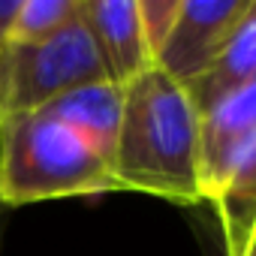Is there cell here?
Here are the masks:
<instances>
[{
	"label": "cell",
	"mask_w": 256,
	"mask_h": 256,
	"mask_svg": "<svg viewBox=\"0 0 256 256\" xmlns=\"http://www.w3.org/2000/svg\"><path fill=\"white\" fill-rule=\"evenodd\" d=\"M112 175L126 193L175 205L205 202L199 108L184 84L151 66L124 88Z\"/></svg>",
	"instance_id": "cell-1"
},
{
	"label": "cell",
	"mask_w": 256,
	"mask_h": 256,
	"mask_svg": "<svg viewBox=\"0 0 256 256\" xmlns=\"http://www.w3.org/2000/svg\"><path fill=\"white\" fill-rule=\"evenodd\" d=\"M120 193L112 163L72 126L42 114H10L0 120V205H30Z\"/></svg>",
	"instance_id": "cell-2"
},
{
	"label": "cell",
	"mask_w": 256,
	"mask_h": 256,
	"mask_svg": "<svg viewBox=\"0 0 256 256\" xmlns=\"http://www.w3.org/2000/svg\"><path fill=\"white\" fill-rule=\"evenodd\" d=\"M102 78L100 52L78 12L66 28L40 42L4 46V118L40 112L58 96Z\"/></svg>",
	"instance_id": "cell-3"
},
{
	"label": "cell",
	"mask_w": 256,
	"mask_h": 256,
	"mask_svg": "<svg viewBox=\"0 0 256 256\" xmlns=\"http://www.w3.org/2000/svg\"><path fill=\"white\" fill-rule=\"evenodd\" d=\"M247 4L250 0H184L154 66L184 88L199 82L220 58Z\"/></svg>",
	"instance_id": "cell-4"
},
{
	"label": "cell",
	"mask_w": 256,
	"mask_h": 256,
	"mask_svg": "<svg viewBox=\"0 0 256 256\" xmlns=\"http://www.w3.org/2000/svg\"><path fill=\"white\" fill-rule=\"evenodd\" d=\"M82 16L108 82L126 88L133 78L154 66L139 24L136 0H82Z\"/></svg>",
	"instance_id": "cell-5"
},
{
	"label": "cell",
	"mask_w": 256,
	"mask_h": 256,
	"mask_svg": "<svg viewBox=\"0 0 256 256\" xmlns=\"http://www.w3.org/2000/svg\"><path fill=\"white\" fill-rule=\"evenodd\" d=\"M256 136V82L238 84L199 108V148H202V196L223 172L229 157Z\"/></svg>",
	"instance_id": "cell-6"
},
{
	"label": "cell",
	"mask_w": 256,
	"mask_h": 256,
	"mask_svg": "<svg viewBox=\"0 0 256 256\" xmlns=\"http://www.w3.org/2000/svg\"><path fill=\"white\" fill-rule=\"evenodd\" d=\"M226 256H247L256 241V136L247 139L208 187Z\"/></svg>",
	"instance_id": "cell-7"
},
{
	"label": "cell",
	"mask_w": 256,
	"mask_h": 256,
	"mask_svg": "<svg viewBox=\"0 0 256 256\" xmlns=\"http://www.w3.org/2000/svg\"><path fill=\"white\" fill-rule=\"evenodd\" d=\"M40 112L72 126L96 154H102L112 163L118 130H120V112H124V88L102 78L58 96Z\"/></svg>",
	"instance_id": "cell-8"
},
{
	"label": "cell",
	"mask_w": 256,
	"mask_h": 256,
	"mask_svg": "<svg viewBox=\"0 0 256 256\" xmlns=\"http://www.w3.org/2000/svg\"><path fill=\"white\" fill-rule=\"evenodd\" d=\"M247 82H256V0L247 4L244 16L238 18L235 30L229 34L214 66L199 82H193L187 90H190L196 108H205L223 90L247 84Z\"/></svg>",
	"instance_id": "cell-9"
},
{
	"label": "cell",
	"mask_w": 256,
	"mask_h": 256,
	"mask_svg": "<svg viewBox=\"0 0 256 256\" xmlns=\"http://www.w3.org/2000/svg\"><path fill=\"white\" fill-rule=\"evenodd\" d=\"M78 12H82V0H24L6 46L40 42L58 34L60 28H66Z\"/></svg>",
	"instance_id": "cell-10"
},
{
	"label": "cell",
	"mask_w": 256,
	"mask_h": 256,
	"mask_svg": "<svg viewBox=\"0 0 256 256\" xmlns=\"http://www.w3.org/2000/svg\"><path fill=\"white\" fill-rule=\"evenodd\" d=\"M181 4H184V0H136L139 24H142L145 46H148L154 64H157V54L166 46V40H169V34H172V28L178 22Z\"/></svg>",
	"instance_id": "cell-11"
},
{
	"label": "cell",
	"mask_w": 256,
	"mask_h": 256,
	"mask_svg": "<svg viewBox=\"0 0 256 256\" xmlns=\"http://www.w3.org/2000/svg\"><path fill=\"white\" fill-rule=\"evenodd\" d=\"M22 4L24 0H0V48L10 40V30H12V24L22 12Z\"/></svg>",
	"instance_id": "cell-12"
},
{
	"label": "cell",
	"mask_w": 256,
	"mask_h": 256,
	"mask_svg": "<svg viewBox=\"0 0 256 256\" xmlns=\"http://www.w3.org/2000/svg\"><path fill=\"white\" fill-rule=\"evenodd\" d=\"M0 118H4V48H0Z\"/></svg>",
	"instance_id": "cell-13"
},
{
	"label": "cell",
	"mask_w": 256,
	"mask_h": 256,
	"mask_svg": "<svg viewBox=\"0 0 256 256\" xmlns=\"http://www.w3.org/2000/svg\"><path fill=\"white\" fill-rule=\"evenodd\" d=\"M247 256H256V241H253V247L247 250Z\"/></svg>",
	"instance_id": "cell-14"
}]
</instances>
